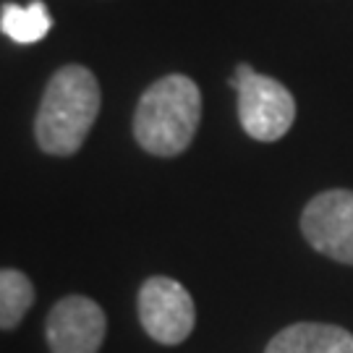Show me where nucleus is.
Segmentation results:
<instances>
[{"label": "nucleus", "mask_w": 353, "mask_h": 353, "mask_svg": "<svg viewBox=\"0 0 353 353\" xmlns=\"http://www.w3.org/2000/svg\"><path fill=\"white\" fill-rule=\"evenodd\" d=\"M100 84L84 65H63L48 81L39 102V147L48 154H74L84 144L100 113Z\"/></svg>", "instance_id": "f257e3e1"}, {"label": "nucleus", "mask_w": 353, "mask_h": 353, "mask_svg": "<svg viewBox=\"0 0 353 353\" xmlns=\"http://www.w3.org/2000/svg\"><path fill=\"white\" fill-rule=\"evenodd\" d=\"M202 121V92L183 74L163 76L141 94L134 113V137L157 157H176L186 150Z\"/></svg>", "instance_id": "f03ea898"}, {"label": "nucleus", "mask_w": 353, "mask_h": 353, "mask_svg": "<svg viewBox=\"0 0 353 353\" xmlns=\"http://www.w3.org/2000/svg\"><path fill=\"white\" fill-rule=\"evenodd\" d=\"M230 87L239 94L241 126L252 139L278 141L288 134L296 121V100L285 84L241 63L230 79Z\"/></svg>", "instance_id": "7ed1b4c3"}, {"label": "nucleus", "mask_w": 353, "mask_h": 353, "mask_svg": "<svg viewBox=\"0 0 353 353\" xmlns=\"http://www.w3.org/2000/svg\"><path fill=\"white\" fill-rule=\"evenodd\" d=\"M139 319L152 341L178 345L189 338L196 322L194 299L178 280L154 275L139 290Z\"/></svg>", "instance_id": "20e7f679"}, {"label": "nucleus", "mask_w": 353, "mask_h": 353, "mask_svg": "<svg viewBox=\"0 0 353 353\" xmlns=\"http://www.w3.org/2000/svg\"><path fill=\"white\" fill-rule=\"evenodd\" d=\"M303 239L319 254L353 265V191L330 189L303 207Z\"/></svg>", "instance_id": "39448f33"}, {"label": "nucleus", "mask_w": 353, "mask_h": 353, "mask_svg": "<svg viewBox=\"0 0 353 353\" xmlns=\"http://www.w3.org/2000/svg\"><path fill=\"white\" fill-rule=\"evenodd\" d=\"M108 319L100 303L87 296H65L48 314L50 353H97L105 341Z\"/></svg>", "instance_id": "423d86ee"}, {"label": "nucleus", "mask_w": 353, "mask_h": 353, "mask_svg": "<svg viewBox=\"0 0 353 353\" xmlns=\"http://www.w3.org/2000/svg\"><path fill=\"white\" fill-rule=\"evenodd\" d=\"M265 353H353V335L338 325L296 322L280 330Z\"/></svg>", "instance_id": "0eeeda50"}, {"label": "nucleus", "mask_w": 353, "mask_h": 353, "mask_svg": "<svg viewBox=\"0 0 353 353\" xmlns=\"http://www.w3.org/2000/svg\"><path fill=\"white\" fill-rule=\"evenodd\" d=\"M52 26L50 11L42 0H34L29 6H16V3H6L0 11V32L6 37H11L19 45H32L48 37Z\"/></svg>", "instance_id": "6e6552de"}, {"label": "nucleus", "mask_w": 353, "mask_h": 353, "mask_svg": "<svg viewBox=\"0 0 353 353\" xmlns=\"http://www.w3.org/2000/svg\"><path fill=\"white\" fill-rule=\"evenodd\" d=\"M32 301H34V288L24 272L0 270V330L19 327Z\"/></svg>", "instance_id": "1a4fd4ad"}]
</instances>
